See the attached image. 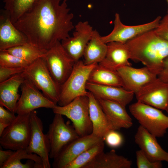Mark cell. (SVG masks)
<instances>
[{"mask_svg":"<svg viewBox=\"0 0 168 168\" xmlns=\"http://www.w3.org/2000/svg\"><path fill=\"white\" fill-rule=\"evenodd\" d=\"M30 64L22 59L5 51H0V66L26 68Z\"/></svg>","mask_w":168,"mask_h":168,"instance_id":"f546056e","label":"cell"},{"mask_svg":"<svg viewBox=\"0 0 168 168\" xmlns=\"http://www.w3.org/2000/svg\"><path fill=\"white\" fill-rule=\"evenodd\" d=\"M30 114H17L4 130L0 136V145L3 148L14 151L27 148L31 133Z\"/></svg>","mask_w":168,"mask_h":168,"instance_id":"52a82bcc","label":"cell"},{"mask_svg":"<svg viewBox=\"0 0 168 168\" xmlns=\"http://www.w3.org/2000/svg\"><path fill=\"white\" fill-rule=\"evenodd\" d=\"M156 138L141 125L138 128L134 136L135 143L151 161L168 162V152L161 147Z\"/></svg>","mask_w":168,"mask_h":168,"instance_id":"ac0fdd59","label":"cell"},{"mask_svg":"<svg viewBox=\"0 0 168 168\" xmlns=\"http://www.w3.org/2000/svg\"><path fill=\"white\" fill-rule=\"evenodd\" d=\"M28 42L26 36L12 22L9 13L4 9L1 10L0 14V51Z\"/></svg>","mask_w":168,"mask_h":168,"instance_id":"e0dca14e","label":"cell"},{"mask_svg":"<svg viewBox=\"0 0 168 168\" xmlns=\"http://www.w3.org/2000/svg\"><path fill=\"white\" fill-rule=\"evenodd\" d=\"M25 68H13L0 66V83L17 74L23 72Z\"/></svg>","mask_w":168,"mask_h":168,"instance_id":"d6a6232c","label":"cell"},{"mask_svg":"<svg viewBox=\"0 0 168 168\" xmlns=\"http://www.w3.org/2000/svg\"><path fill=\"white\" fill-rule=\"evenodd\" d=\"M31 133L29 144L26 150L30 153L35 154L41 158L43 168H50L49 154L50 146L47 134L43 132L42 122L35 110L30 114Z\"/></svg>","mask_w":168,"mask_h":168,"instance_id":"30bf717a","label":"cell"},{"mask_svg":"<svg viewBox=\"0 0 168 168\" xmlns=\"http://www.w3.org/2000/svg\"><path fill=\"white\" fill-rule=\"evenodd\" d=\"M136 165L138 168H161V161H152L141 150L136 152Z\"/></svg>","mask_w":168,"mask_h":168,"instance_id":"4dcf8cb0","label":"cell"},{"mask_svg":"<svg viewBox=\"0 0 168 168\" xmlns=\"http://www.w3.org/2000/svg\"><path fill=\"white\" fill-rule=\"evenodd\" d=\"M43 58L53 77L60 86L71 73L75 62L59 41H57L47 51Z\"/></svg>","mask_w":168,"mask_h":168,"instance_id":"ba28073f","label":"cell"},{"mask_svg":"<svg viewBox=\"0 0 168 168\" xmlns=\"http://www.w3.org/2000/svg\"><path fill=\"white\" fill-rule=\"evenodd\" d=\"M75 28L72 36L61 42L65 51L76 62L83 56L85 49L92 37L94 30L87 21H79Z\"/></svg>","mask_w":168,"mask_h":168,"instance_id":"4fadbf2b","label":"cell"},{"mask_svg":"<svg viewBox=\"0 0 168 168\" xmlns=\"http://www.w3.org/2000/svg\"><path fill=\"white\" fill-rule=\"evenodd\" d=\"M23 73L25 77L41 91L46 97L55 104L58 103L60 86L52 76L43 58L30 64Z\"/></svg>","mask_w":168,"mask_h":168,"instance_id":"5b68a950","label":"cell"},{"mask_svg":"<svg viewBox=\"0 0 168 168\" xmlns=\"http://www.w3.org/2000/svg\"><path fill=\"white\" fill-rule=\"evenodd\" d=\"M107 45L105 57L99 64L115 71L124 66L131 65L129 61L130 54L126 43L111 42Z\"/></svg>","mask_w":168,"mask_h":168,"instance_id":"44dd1931","label":"cell"},{"mask_svg":"<svg viewBox=\"0 0 168 168\" xmlns=\"http://www.w3.org/2000/svg\"><path fill=\"white\" fill-rule=\"evenodd\" d=\"M0 105V122L9 125L16 119L15 114Z\"/></svg>","mask_w":168,"mask_h":168,"instance_id":"e575fe53","label":"cell"},{"mask_svg":"<svg viewBox=\"0 0 168 168\" xmlns=\"http://www.w3.org/2000/svg\"><path fill=\"white\" fill-rule=\"evenodd\" d=\"M104 141L96 144L81 153L64 168H83L96 156L104 151Z\"/></svg>","mask_w":168,"mask_h":168,"instance_id":"f1b7e54d","label":"cell"},{"mask_svg":"<svg viewBox=\"0 0 168 168\" xmlns=\"http://www.w3.org/2000/svg\"><path fill=\"white\" fill-rule=\"evenodd\" d=\"M103 141V138L96 137L92 133L79 137L66 145L54 159L53 167L64 168L82 152Z\"/></svg>","mask_w":168,"mask_h":168,"instance_id":"9a60e30c","label":"cell"},{"mask_svg":"<svg viewBox=\"0 0 168 168\" xmlns=\"http://www.w3.org/2000/svg\"><path fill=\"white\" fill-rule=\"evenodd\" d=\"M155 30L158 35L168 41V15L167 14L161 18Z\"/></svg>","mask_w":168,"mask_h":168,"instance_id":"836d02e7","label":"cell"},{"mask_svg":"<svg viewBox=\"0 0 168 168\" xmlns=\"http://www.w3.org/2000/svg\"><path fill=\"white\" fill-rule=\"evenodd\" d=\"M25 79L22 72L0 83V105L16 113L17 104L20 96L19 89Z\"/></svg>","mask_w":168,"mask_h":168,"instance_id":"ffe728a7","label":"cell"},{"mask_svg":"<svg viewBox=\"0 0 168 168\" xmlns=\"http://www.w3.org/2000/svg\"><path fill=\"white\" fill-rule=\"evenodd\" d=\"M8 126V125L7 124L0 122V136Z\"/></svg>","mask_w":168,"mask_h":168,"instance_id":"74e56055","label":"cell"},{"mask_svg":"<svg viewBox=\"0 0 168 168\" xmlns=\"http://www.w3.org/2000/svg\"><path fill=\"white\" fill-rule=\"evenodd\" d=\"M14 151L7 149L6 150H0V168L7 161Z\"/></svg>","mask_w":168,"mask_h":168,"instance_id":"8d00e7d4","label":"cell"},{"mask_svg":"<svg viewBox=\"0 0 168 168\" xmlns=\"http://www.w3.org/2000/svg\"><path fill=\"white\" fill-rule=\"evenodd\" d=\"M87 96L89 99L90 117L92 126L91 133L103 138L109 131L114 129L93 94L88 91Z\"/></svg>","mask_w":168,"mask_h":168,"instance_id":"7402d4cb","label":"cell"},{"mask_svg":"<svg viewBox=\"0 0 168 168\" xmlns=\"http://www.w3.org/2000/svg\"><path fill=\"white\" fill-rule=\"evenodd\" d=\"M161 18V16H159L153 21L146 23L128 26L122 23L119 14L116 13L113 30L107 35L101 36V40L106 44L111 42L126 43L145 32L155 29L158 26Z\"/></svg>","mask_w":168,"mask_h":168,"instance_id":"7c38bea8","label":"cell"},{"mask_svg":"<svg viewBox=\"0 0 168 168\" xmlns=\"http://www.w3.org/2000/svg\"><path fill=\"white\" fill-rule=\"evenodd\" d=\"M68 0H38L13 24L28 42L47 51L57 41L70 37L74 17Z\"/></svg>","mask_w":168,"mask_h":168,"instance_id":"6da1fadb","label":"cell"},{"mask_svg":"<svg viewBox=\"0 0 168 168\" xmlns=\"http://www.w3.org/2000/svg\"><path fill=\"white\" fill-rule=\"evenodd\" d=\"M63 115L55 114L47 135L50 150L49 157L54 159L68 144L80 136L74 128L65 123Z\"/></svg>","mask_w":168,"mask_h":168,"instance_id":"9c48e42d","label":"cell"},{"mask_svg":"<svg viewBox=\"0 0 168 168\" xmlns=\"http://www.w3.org/2000/svg\"><path fill=\"white\" fill-rule=\"evenodd\" d=\"M3 51L22 59L29 64L39 58L44 57L47 51L29 42Z\"/></svg>","mask_w":168,"mask_h":168,"instance_id":"4316f807","label":"cell"},{"mask_svg":"<svg viewBox=\"0 0 168 168\" xmlns=\"http://www.w3.org/2000/svg\"><path fill=\"white\" fill-rule=\"evenodd\" d=\"M116 71L122 80L123 87L134 94L144 86L157 77L146 66L135 68L131 65L126 66Z\"/></svg>","mask_w":168,"mask_h":168,"instance_id":"2e32d148","label":"cell"},{"mask_svg":"<svg viewBox=\"0 0 168 168\" xmlns=\"http://www.w3.org/2000/svg\"><path fill=\"white\" fill-rule=\"evenodd\" d=\"M103 139L106 144L112 148L119 147L123 142L122 135L115 130L109 131L104 136Z\"/></svg>","mask_w":168,"mask_h":168,"instance_id":"1f68e13d","label":"cell"},{"mask_svg":"<svg viewBox=\"0 0 168 168\" xmlns=\"http://www.w3.org/2000/svg\"><path fill=\"white\" fill-rule=\"evenodd\" d=\"M126 44L130 59L141 63L157 76L163 60L168 56V41L159 36L154 29L137 36Z\"/></svg>","mask_w":168,"mask_h":168,"instance_id":"7a4b0ae2","label":"cell"},{"mask_svg":"<svg viewBox=\"0 0 168 168\" xmlns=\"http://www.w3.org/2000/svg\"><path fill=\"white\" fill-rule=\"evenodd\" d=\"M167 4V14L168 15V0H166Z\"/></svg>","mask_w":168,"mask_h":168,"instance_id":"f35d334b","label":"cell"},{"mask_svg":"<svg viewBox=\"0 0 168 168\" xmlns=\"http://www.w3.org/2000/svg\"><path fill=\"white\" fill-rule=\"evenodd\" d=\"M157 77L163 82L168 84V56L163 60L161 69Z\"/></svg>","mask_w":168,"mask_h":168,"instance_id":"d590c367","label":"cell"},{"mask_svg":"<svg viewBox=\"0 0 168 168\" xmlns=\"http://www.w3.org/2000/svg\"><path fill=\"white\" fill-rule=\"evenodd\" d=\"M165 110L167 112L168 114V102L167 105V107H166V108Z\"/></svg>","mask_w":168,"mask_h":168,"instance_id":"ab89813d","label":"cell"},{"mask_svg":"<svg viewBox=\"0 0 168 168\" xmlns=\"http://www.w3.org/2000/svg\"><path fill=\"white\" fill-rule=\"evenodd\" d=\"M135 95L137 101L165 110L168 102V84L157 77Z\"/></svg>","mask_w":168,"mask_h":168,"instance_id":"5bb4252c","label":"cell"},{"mask_svg":"<svg viewBox=\"0 0 168 168\" xmlns=\"http://www.w3.org/2000/svg\"><path fill=\"white\" fill-rule=\"evenodd\" d=\"M88 82L100 85L123 87L122 80L116 71L97 64L91 71Z\"/></svg>","mask_w":168,"mask_h":168,"instance_id":"484cf974","label":"cell"},{"mask_svg":"<svg viewBox=\"0 0 168 168\" xmlns=\"http://www.w3.org/2000/svg\"><path fill=\"white\" fill-rule=\"evenodd\" d=\"M96 99L114 130L128 129L132 126V120L125 107L115 102Z\"/></svg>","mask_w":168,"mask_h":168,"instance_id":"603a6c76","label":"cell"},{"mask_svg":"<svg viewBox=\"0 0 168 168\" xmlns=\"http://www.w3.org/2000/svg\"><path fill=\"white\" fill-rule=\"evenodd\" d=\"M132 115L141 126L156 138L164 136L168 129V116L160 109L137 101L129 105Z\"/></svg>","mask_w":168,"mask_h":168,"instance_id":"8992f818","label":"cell"},{"mask_svg":"<svg viewBox=\"0 0 168 168\" xmlns=\"http://www.w3.org/2000/svg\"><path fill=\"white\" fill-rule=\"evenodd\" d=\"M38 0H3L4 9L9 13L14 24L29 11Z\"/></svg>","mask_w":168,"mask_h":168,"instance_id":"83f0119b","label":"cell"},{"mask_svg":"<svg viewBox=\"0 0 168 168\" xmlns=\"http://www.w3.org/2000/svg\"><path fill=\"white\" fill-rule=\"evenodd\" d=\"M86 88L97 99L118 102L125 107L131 102L135 95L123 87L100 85L88 82Z\"/></svg>","mask_w":168,"mask_h":168,"instance_id":"d6986e66","label":"cell"},{"mask_svg":"<svg viewBox=\"0 0 168 168\" xmlns=\"http://www.w3.org/2000/svg\"><path fill=\"white\" fill-rule=\"evenodd\" d=\"M96 64L86 65L80 60L75 63L71 73L60 86L58 105H65L78 96L87 95L86 84L91 71Z\"/></svg>","mask_w":168,"mask_h":168,"instance_id":"3957f363","label":"cell"},{"mask_svg":"<svg viewBox=\"0 0 168 168\" xmlns=\"http://www.w3.org/2000/svg\"><path fill=\"white\" fill-rule=\"evenodd\" d=\"M52 110L54 114L64 115L71 120L80 137L92 133V126L87 96H78L68 104L63 106L56 105Z\"/></svg>","mask_w":168,"mask_h":168,"instance_id":"277c9868","label":"cell"},{"mask_svg":"<svg viewBox=\"0 0 168 168\" xmlns=\"http://www.w3.org/2000/svg\"><path fill=\"white\" fill-rule=\"evenodd\" d=\"M132 165L131 161L112 150L100 153L83 168H130Z\"/></svg>","mask_w":168,"mask_h":168,"instance_id":"cb8c5ba5","label":"cell"},{"mask_svg":"<svg viewBox=\"0 0 168 168\" xmlns=\"http://www.w3.org/2000/svg\"><path fill=\"white\" fill-rule=\"evenodd\" d=\"M21 87V94L17 103L15 112L17 114H29L40 108L53 109L57 105L40 92L27 79L25 78Z\"/></svg>","mask_w":168,"mask_h":168,"instance_id":"8fae6325","label":"cell"},{"mask_svg":"<svg viewBox=\"0 0 168 168\" xmlns=\"http://www.w3.org/2000/svg\"><path fill=\"white\" fill-rule=\"evenodd\" d=\"M107 49V44L101 40L98 31L94 30L92 37L85 49L83 61L86 65L99 64L105 58Z\"/></svg>","mask_w":168,"mask_h":168,"instance_id":"d4e9b609","label":"cell"}]
</instances>
